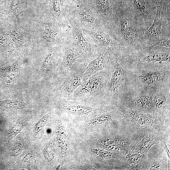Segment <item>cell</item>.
<instances>
[{
    "instance_id": "cell-24",
    "label": "cell",
    "mask_w": 170,
    "mask_h": 170,
    "mask_svg": "<svg viewBox=\"0 0 170 170\" xmlns=\"http://www.w3.org/2000/svg\"><path fill=\"white\" fill-rule=\"evenodd\" d=\"M65 108L69 113L77 115H86L91 113L93 110V108L90 106L80 104L69 105Z\"/></svg>"
},
{
    "instance_id": "cell-20",
    "label": "cell",
    "mask_w": 170,
    "mask_h": 170,
    "mask_svg": "<svg viewBox=\"0 0 170 170\" xmlns=\"http://www.w3.org/2000/svg\"><path fill=\"white\" fill-rule=\"evenodd\" d=\"M105 143L108 147L120 152L126 150L129 144L128 139L121 137L106 140Z\"/></svg>"
},
{
    "instance_id": "cell-12",
    "label": "cell",
    "mask_w": 170,
    "mask_h": 170,
    "mask_svg": "<svg viewBox=\"0 0 170 170\" xmlns=\"http://www.w3.org/2000/svg\"><path fill=\"white\" fill-rule=\"evenodd\" d=\"M85 70L79 71L71 73L65 77L62 85L56 91L64 96L71 95L76 89L84 82L83 73Z\"/></svg>"
},
{
    "instance_id": "cell-28",
    "label": "cell",
    "mask_w": 170,
    "mask_h": 170,
    "mask_svg": "<svg viewBox=\"0 0 170 170\" xmlns=\"http://www.w3.org/2000/svg\"><path fill=\"white\" fill-rule=\"evenodd\" d=\"M152 99L154 107L156 109H159L166 103L167 97L163 93H159L155 95Z\"/></svg>"
},
{
    "instance_id": "cell-3",
    "label": "cell",
    "mask_w": 170,
    "mask_h": 170,
    "mask_svg": "<svg viewBox=\"0 0 170 170\" xmlns=\"http://www.w3.org/2000/svg\"><path fill=\"white\" fill-rule=\"evenodd\" d=\"M90 34L101 48V50L106 51L111 56L121 57L122 54H127L110 26L104 25L95 30L90 31Z\"/></svg>"
},
{
    "instance_id": "cell-23",
    "label": "cell",
    "mask_w": 170,
    "mask_h": 170,
    "mask_svg": "<svg viewBox=\"0 0 170 170\" xmlns=\"http://www.w3.org/2000/svg\"><path fill=\"white\" fill-rule=\"evenodd\" d=\"M156 143L153 137L151 136H144L131 151H139L145 153L153 145Z\"/></svg>"
},
{
    "instance_id": "cell-22",
    "label": "cell",
    "mask_w": 170,
    "mask_h": 170,
    "mask_svg": "<svg viewBox=\"0 0 170 170\" xmlns=\"http://www.w3.org/2000/svg\"><path fill=\"white\" fill-rule=\"evenodd\" d=\"M14 43L10 36L4 31L0 32V52L3 51L11 52L14 51Z\"/></svg>"
},
{
    "instance_id": "cell-9",
    "label": "cell",
    "mask_w": 170,
    "mask_h": 170,
    "mask_svg": "<svg viewBox=\"0 0 170 170\" xmlns=\"http://www.w3.org/2000/svg\"><path fill=\"white\" fill-rule=\"evenodd\" d=\"M135 59L143 62L155 63L169 62L170 48L157 46L145 47Z\"/></svg>"
},
{
    "instance_id": "cell-4",
    "label": "cell",
    "mask_w": 170,
    "mask_h": 170,
    "mask_svg": "<svg viewBox=\"0 0 170 170\" xmlns=\"http://www.w3.org/2000/svg\"><path fill=\"white\" fill-rule=\"evenodd\" d=\"M123 3L134 12L147 29L149 28L156 13L155 0H123Z\"/></svg>"
},
{
    "instance_id": "cell-33",
    "label": "cell",
    "mask_w": 170,
    "mask_h": 170,
    "mask_svg": "<svg viewBox=\"0 0 170 170\" xmlns=\"http://www.w3.org/2000/svg\"><path fill=\"white\" fill-rule=\"evenodd\" d=\"M75 5L82 8L85 6L88 3V0H71Z\"/></svg>"
},
{
    "instance_id": "cell-8",
    "label": "cell",
    "mask_w": 170,
    "mask_h": 170,
    "mask_svg": "<svg viewBox=\"0 0 170 170\" xmlns=\"http://www.w3.org/2000/svg\"><path fill=\"white\" fill-rule=\"evenodd\" d=\"M122 110L130 121L140 128L156 130L162 125L158 118L150 114L128 109H123Z\"/></svg>"
},
{
    "instance_id": "cell-26",
    "label": "cell",
    "mask_w": 170,
    "mask_h": 170,
    "mask_svg": "<svg viewBox=\"0 0 170 170\" xmlns=\"http://www.w3.org/2000/svg\"><path fill=\"white\" fill-rule=\"evenodd\" d=\"M31 116H26L20 118L11 128L8 133L12 137H14L21 131L31 118Z\"/></svg>"
},
{
    "instance_id": "cell-13",
    "label": "cell",
    "mask_w": 170,
    "mask_h": 170,
    "mask_svg": "<svg viewBox=\"0 0 170 170\" xmlns=\"http://www.w3.org/2000/svg\"><path fill=\"white\" fill-rule=\"evenodd\" d=\"M111 56L106 51H100L99 55L91 60L86 67L83 73L84 82L93 74L106 69Z\"/></svg>"
},
{
    "instance_id": "cell-11",
    "label": "cell",
    "mask_w": 170,
    "mask_h": 170,
    "mask_svg": "<svg viewBox=\"0 0 170 170\" xmlns=\"http://www.w3.org/2000/svg\"><path fill=\"white\" fill-rule=\"evenodd\" d=\"M71 22L77 49L82 55L90 57L94 55V47L84 35L78 23L74 20H71Z\"/></svg>"
},
{
    "instance_id": "cell-17",
    "label": "cell",
    "mask_w": 170,
    "mask_h": 170,
    "mask_svg": "<svg viewBox=\"0 0 170 170\" xmlns=\"http://www.w3.org/2000/svg\"><path fill=\"white\" fill-rule=\"evenodd\" d=\"M123 76V72L121 64L116 61L114 70L109 84V89L111 93L113 94L119 90Z\"/></svg>"
},
{
    "instance_id": "cell-5",
    "label": "cell",
    "mask_w": 170,
    "mask_h": 170,
    "mask_svg": "<svg viewBox=\"0 0 170 170\" xmlns=\"http://www.w3.org/2000/svg\"><path fill=\"white\" fill-rule=\"evenodd\" d=\"M82 55L76 47H67L61 64L60 74L65 77L73 72L85 70L87 65L83 63Z\"/></svg>"
},
{
    "instance_id": "cell-31",
    "label": "cell",
    "mask_w": 170,
    "mask_h": 170,
    "mask_svg": "<svg viewBox=\"0 0 170 170\" xmlns=\"http://www.w3.org/2000/svg\"><path fill=\"white\" fill-rule=\"evenodd\" d=\"M115 118L113 116L108 114H104L96 118L94 120L96 124H102L114 120Z\"/></svg>"
},
{
    "instance_id": "cell-7",
    "label": "cell",
    "mask_w": 170,
    "mask_h": 170,
    "mask_svg": "<svg viewBox=\"0 0 170 170\" xmlns=\"http://www.w3.org/2000/svg\"><path fill=\"white\" fill-rule=\"evenodd\" d=\"M105 74L102 71L90 76L75 94L77 97L96 96L103 93L105 84Z\"/></svg>"
},
{
    "instance_id": "cell-1",
    "label": "cell",
    "mask_w": 170,
    "mask_h": 170,
    "mask_svg": "<svg viewBox=\"0 0 170 170\" xmlns=\"http://www.w3.org/2000/svg\"><path fill=\"white\" fill-rule=\"evenodd\" d=\"M110 26L127 54L134 53L135 57L136 53L137 55L145 47L144 37L148 29L134 12L123 3Z\"/></svg>"
},
{
    "instance_id": "cell-27",
    "label": "cell",
    "mask_w": 170,
    "mask_h": 170,
    "mask_svg": "<svg viewBox=\"0 0 170 170\" xmlns=\"http://www.w3.org/2000/svg\"><path fill=\"white\" fill-rule=\"evenodd\" d=\"M50 116V114H47L39 119L34 125L33 134L36 136L42 130Z\"/></svg>"
},
{
    "instance_id": "cell-29",
    "label": "cell",
    "mask_w": 170,
    "mask_h": 170,
    "mask_svg": "<svg viewBox=\"0 0 170 170\" xmlns=\"http://www.w3.org/2000/svg\"><path fill=\"white\" fill-rule=\"evenodd\" d=\"M144 154L139 151H131L126 156V158L130 164H135L139 161Z\"/></svg>"
},
{
    "instance_id": "cell-21",
    "label": "cell",
    "mask_w": 170,
    "mask_h": 170,
    "mask_svg": "<svg viewBox=\"0 0 170 170\" xmlns=\"http://www.w3.org/2000/svg\"><path fill=\"white\" fill-rule=\"evenodd\" d=\"M133 104L138 109L144 110H149L154 107L152 98L145 95L137 97L133 100Z\"/></svg>"
},
{
    "instance_id": "cell-6",
    "label": "cell",
    "mask_w": 170,
    "mask_h": 170,
    "mask_svg": "<svg viewBox=\"0 0 170 170\" xmlns=\"http://www.w3.org/2000/svg\"><path fill=\"white\" fill-rule=\"evenodd\" d=\"M123 0H88L97 11L99 18L105 25H110Z\"/></svg>"
},
{
    "instance_id": "cell-18",
    "label": "cell",
    "mask_w": 170,
    "mask_h": 170,
    "mask_svg": "<svg viewBox=\"0 0 170 170\" xmlns=\"http://www.w3.org/2000/svg\"><path fill=\"white\" fill-rule=\"evenodd\" d=\"M30 107L27 103L19 99H12L0 100V113Z\"/></svg>"
},
{
    "instance_id": "cell-30",
    "label": "cell",
    "mask_w": 170,
    "mask_h": 170,
    "mask_svg": "<svg viewBox=\"0 0 170 170\" xmlns=\"http://www.w3.org/2000/svg\"><path fill=\"white\" fill-rule=\"evenodd\" d=\"M55 36V32L54 30L53 27L50 26L46 27L42 34V37L44 40L48 42L54 41Z\"/></svg>"
},
{
    "instance_id": "cell-19",
    "label": "cell",
    "mask_w": 170,
    "mask_h": 170,
    "mask_svg": "<svg viewBox=\"0 0 170 170\" xmlns=\"http://www.w3.org/2000/svg\"><path fill=\"white\" fill-rule=\"evenodd\" d=\"M77 14L80 20L85 24L93 25L97 28L104 25L99 18L94 16L88 11L84 9H80L77 11Z\"/></svg>"
},
{
    "instance_id": "cell-2",
    "label": "cell",
    "mask_w": 170,
    "mask_h": 170,
    "mask_svg": "<svg viewBox=\"0 0 170 170\" xmlns=\"http://www.w3.org/2000/svg\"><path fill=\"white\" fill-rule=\"evenodd\" d=\"M156 2L157 11L155 17L144 35L145 47L158 46L162 42L170 38V13Z\"/></svg>"
},
{
    "instance_id": "cell-10",
    "label": "cell",
    "mask_w": 170,
    "mask_h": 170,
    "mask_svg": "<svg viewBox=\"0 0 170 170\" xmlns=\"http://www.w3.org/2000/svg\"><path fill=\"white\" fill-rule=\"evenodd\" d=\"M22 62L21 58L19 57L14 62L0 67V81L6 91L13 86L16 75L21 70Z\"/></svg>"
},
{
    "instance_id": "cell-15",
    "label": "cell",
    "mask_w": 170,
    "mask_h": 170,
    "mask_svg": "<svg viewBox=\"0 0 170 170\" xmlns=\"http://www.w3.org/2000/svg\"><path fill=\"white\" fill-rule=\"evenodd\" d=\"M58 57V49H54L50 52L45 58L37 77H42L49 74L56 65Z\"/></svg>"
},
{
    "instance_id": "cell-14",
    "label": "cell",
    "mask_w": 170,
    "mask_h": 170,
    "mask_svg": "<svg viewBox=\"0 0 170 170\" xmlns=\"http://www.w3.org/2000/svg\"><path fill=\"white\" fill-rule=\"evenodd\" d=\"M4 31L10 36L14 43L18 48H21L31 38L29 34L18 27L15 22L8 25Z\"/></svg>"
},
{
    "instance_id": "cell-35",
    "label": "cell",
    "mask_w": 170,
    "mask_h": 170,
    "mask_svg": "<svg viewBox=\"0 0 170 170\" xmlns=\"http://www.w3.org/2000/svg\"><path fill=\"white\" fill-rule=\"evenodd\" d=\"M6 62L3 54L0 52V67L6 65Z\"/></svg>"
},
{
    "instance_id": "cell-32",
    "label": "cell",
    "mask_w": 170,
    "mask_h": 170,
    "mask_svg": "<svg viewBox=\"0 0 170 170\" xmlns=\"http://www.w3.org/2000/svg\"><path fill=\"white\" fill-rule=\"evenodd\" d=\"M57 137L59 145L62 147L65 146L67 142L66 138L63 130L61 131H60L57 134Z\"/></svg>"
},
{
    "instance_id": "cell-16",
    "label": "cell",
    "mask_w": 170,
    "mask_h": 170,
    "mask_svg": "<svg viewBox=\"0 0 170 170\" xmlns=\"http://www.w3.org/2000/svg\"><path fill=\"white\" fill-rule=\"evenodd\" d=\"M167 76V74L163 71H146L139 74V79L143 84L149 85L163 81L166 79Z\"/></svg>"
},
{
    "instance_id": "cell-25",
    "label": "cell",
    "mask_w": 170,
    "mask_h": 170,
    "mask_svg": "<svg viewBox=\"0 0 170 170\" xmlns=\"http://www.w3.org/2000/svg\"><path fill=\"white\" fill-rule=\"evenodd\" d=\"M27 7V0H11L9 8L11 13L17 17Z\"/></svg>"
},
{
    "instance_id": "cell-34",
    "label": "cell",
    "mask_w": 170,
    "mask_h": 170,
    "mask_svg": "<svg viewBox=\"0 0 170 170\" xmlns=\"http://www.w3.org/2000/svg\"><path fill=\"white\" fill-rule=\"evenodd\" d=\"M162 142V146L164 148L165 150L166 151L167 155L168 156V168H170V151L169 150L168 148H167V146L166 144V143L165 140L163 139H162L161 140Z\"/></svg>"
}]
</instances>
